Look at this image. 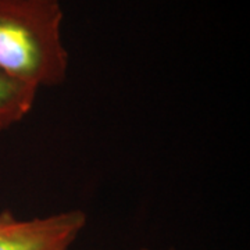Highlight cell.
<instances>
[{
    "instance_id": "3",
    "label": "cell",
    "mask_w": 250,
    "mask_h": 250,
    "mask_svg": "<svg viewBox=\"0 0 250 250\" xmlns=\"http://www.w3.org/2000/svg\"><path fill=\"white\" fill-rule=\"evenodd\" d=\"M38 88L0 70V131L22 121L35 104Z\"/></svg>"
},
{
    "instance_id": "1",
    "label": "cell",
    "mask_w": 250,
    "mask_h": 250,
    "mask_svg": "<svg viewBox=\"0 0 250 250\" xmlns=\"http://www.w3.org/2000/svg\"><path fill=\"white\" fill-rule=\"evenodd\" d=\"M59 0H0V70L35 88L67 78Z\"/></svg>"
},
{
    "instance_id": "4",
    "label": "cell",
    "mask_w": 250,
    "mask_h": 250,
    "mask_svg": "<svg viewBox=\"0 0 250 250\" xmlns=\"http://www.w3.org/2000/svg\"><path fill=\"white\" fill-rule=\"evenodd\" d=\"M142 250H147V249H142Z\"/></svg>"
},
{
    "instance_id": "2",
    "label": "cell",
    "mask_w": 250,
    "mask_h": 250,
    "mask_svg": "<svg viewBox=\"0 0 250 250\" xmlns=\"http://www.w3.org/2000/svg\"><path fill=\"white\" fill-rule=\"evenodd\" d=\"M86 225L81 210L18 220L10 211L0 213V250H68Z\"/></svg>"
}]
</instances>
